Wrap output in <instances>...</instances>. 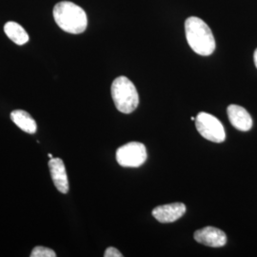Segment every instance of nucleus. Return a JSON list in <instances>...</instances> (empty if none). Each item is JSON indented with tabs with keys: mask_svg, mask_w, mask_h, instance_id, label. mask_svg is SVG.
<instances>
[{
	"mask_svg": "<svg viewBox=\"0 0 257 257\" xmlns=\"http://www.w3.org/2000/svg\"><path fill=\"white\" fill-rule=\"evenodd\" d=\"M105 257H122L123 254L120 252L117 248H113V247H109L105 250L104 253Z\"/></svg>",
	"mask_w": 257,
	"mask_h": 257,
	"instance_id": "obj_13",
	"label": "nucleus"
},
{
	"mask_svg": "<svg viewBox=\"0 0 257 257\" xmlns=\"http://www.w3.org/2000/svg\"><path fill=\"white\" fill-rule=\"evenodd\" d=\"M54 19L58 27L66 33L74 35L84 33L88 25L85 11L70 1H62L55 5Z\"/></svg>",
	"mask_w": 257,
	"mask_h": 257,
	"instance_id": "obj_2",
	"label": "nucleus"
},
{
	"mask_svg": "<svg viewBox=\"0 0 257 257\" xmlns=\"http://www.w3.org/2000/svg\"><path fill=\"white\" fill-rule=\"evenodd\" d=\"M186 38L190 47L197 55H211L215 50V40L211 28L196 17H191L185 22Z\"/></svg>",
	"mask_w": 257,
	"mask_h": 257,
	"instance_id": "obj_1",
	"label": "nucleus"
},
{
	"mask_svg": "<svg viewBox=\"0 0 257 257\" xmlns=\"http://www.w3.org/2000/svg\"><path fill=\"white\" fill-rule=\"evenodd\" d=\"M48 156H49V158H50V159H51V158H53V155H52V154H49Z\"/></svg>",
	"mask_w": 257,
	"mask_h": 257,
	"instance_id": "obj_15",
	"label": "nucleus"
},
{
	"mask_svg": "<svg viewBox=\"0 0 257 257\" xmlns=\"http://www.w3.org/2000/svg\"><path fill=\"white\" fill-rule=\"evenodd\" d=\"M185 212V204L176 202L156 207L153 211V215L160 223H173L181 218Z\"/></svg>",
	"mask_w": 257,
	"mask_h": 257,
	"instance_id": "obj_7",
	"label": "nucleus"
},
{
	"mask_svg": "<svg viewBox=\"0 0 257 257\" xmlns=\"http://www.w3.org/2000/svg\"><path fill=\"white\" fill-rule=\"evenodd\" d=\"M111 97L116 109L123 113H131L138 108L139 95L135 84L126 76L113 80L110 88Z\"/></svg>",
	"mask_w": 257,
	"mask_h": 257,
	"instance_id": "obj_3",
	"label": "nucleus"
},
{
	"mask_svg": "<svg viewBox=\"0 0 257 257\" xmlns=\"http://www.w3.org/2000/svg\"><path fill=\"white\" fill-rule=\"evenodd\" d=\"M147 160V150L140 142H130L118 148L116 161L125 168H138Z\"/></svg>",
	"mask_w": 257,
	"mask_h": 257,
	"instance_id": "obj_5",
	"label": "nucleus"
},
{
	"mask_svg": "<svg viewBox=\"0 0 257 257\" xmlns=\"http://www.w3.org/2000/svg\"><path fill=\"white\" fill-rule=\"evenodd\" d=\"M228 116L231 125L242 132H248L252 127V119L248 111L238 105L228 107Z\"/></svg>",
	"mask_w": 257,
	"mask_h": 257,
	"instance_id": "obj_9",
	"label": "nucleus"
},
{
	"mask_svg": "<svg viewBox=\"0 0 257 257\" xmlns=\"http://www.w3.org/2000/svg\"><path fill=\"white\" fill-rule=\"evenodd\" d=\"M4 32L13 42L19 46L26 44L30 39L25 29L14 21H10L5 24Z\"/></svg>",
	"mask_w": 257,
	"mask_h": 257,
	"instance_id": "obj_11",
	"label": "nucleus"
},
{
	"mask_svg": "<svg viewBox=\"0 0 257 257\" xmlns=\"http://www.w3.org/2000/svg\"><path fill=\"white\" fill-rule=\"evenodd\" d=\"M55 251L51 248L42 247V246H37L32 250L31 257H55Z\"/></svg>",
	"mask_w": 257,
	"mask_h": 257,
	"instance_id": "obj_12",
	"label": "nucleus"
},
{
	"mask_svg": "<svg viewBox=\"0 0 257 257\" xmlns=\"http://www.w3.org/2000/svg\"><path fill=\"white\" fill-rule=\"evenodd\" d=\"M49 169L52 179L54 181L55 188L61 193L69 192V180L66 172L64 162L60 158H51L49 161Z\"/></svg>",
	"mask_w": 257,
	"mask_h": 257,
	"instance_id": "obj_8",
	"label": "nucleus"
},
{
	"mask_svg": "<svg viewBox=\"0 0 257 257\" xmlns=\"http://www.w3.org/2000/svg\"><path fill=\"white\" fill-rule=\"evenodd\" d=\"M253 59H254V64L256 66L257 68V49L255 50V52H254V55H253Z\"/></svg>",
	"mask_w": 257,
	"mask_h": 257,
	"instance_id": "obj_14",
	"label": "nucleus"
},
{
	"mask_svg": "<svg viewBox=\"0 0 257 257\" xmlns=\"http://www.w3.org/2000/svg\"><path fill=\"white\" fill-rule=\"evenodd\" d=\"M195 126L203 138L214 143L224 142L226 133L220 121L207 112H199L195 119Z\"/></svg>",
	"mask_w": 257,
	"mask_h": 257,
	"instance_id": "obj_4",
	"label": "nucleus"
},
{
	"mask_svg": "<svg viewBox=\"0 0 257 257\" xmlns=\"http://www.w3.org/2000/svg\"><path fill=\"white\" fill-rule=\"evenodd\" d=\"M193 237L198 243L212 248H220L227 243L225 232L214 227H205L196 230Z\"/></svg>",
	"mask_w": 257,
	"mask_h": 257,
	"instance_id": "obj_6",
	"label": "nucleus"
},
{
	"mask_svg": "<svg viewBox=\"0 0 257 257\" xmlns=\"http://www.w3.org/2000/svg\"><path fill=\"white\" fill-rule=\"evenodd\" d=\"M11 119L20 130H22L25 133L35 134L37 132V125L36 120L25 110H16L12 111Z\"/></svg>",
	"mask_w": 257,
	"mask_h": 257,
	"instance_id": "obj_10",
	"label": "nucleus"
}]
</instances>
